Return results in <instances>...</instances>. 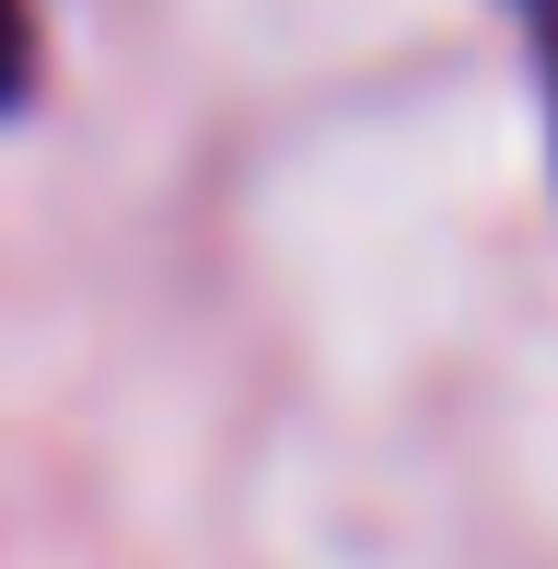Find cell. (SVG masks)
Masks as SVG:
<instances>
[{
    "label": "cell",
    "mask_w": 558,
    "mask_h": 569,
    "mask_svg": "<svg viewBox=\"0 0 558 569\" xmlns=\"http://www.w3.org/2000/svg\"><path fill=\"white\" fill-rule=\"evenodd\" d=\"M524 36V59H536V93H547V128H558V0H500Z\"/></svg>",
    "instance_id": "obj_2"
},
{
    "label": "cell",
    "mask_w": 558,
    "mask_h": 569,
    "mask_svg": "<svg viewBox=\"0 0 558 569\" xmlns=\"http://www.w3.org/2000/svg\"><path fill=\"white\" fill-rule=\"evenodd\" d=\"M36 106V0H0V117Z\"/></svg>",
    "instance_id": "obj_1"
}]
</instances>
